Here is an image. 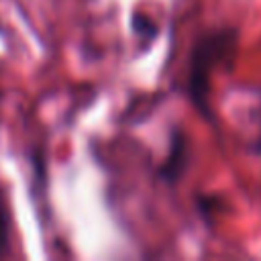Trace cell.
I'll return each instance as SVG.
<instances>
[{"mask_svg":"<svg viewBox=\"0 0 261 261\" xmlns=\"http://www.w3.org/2000/svg\"><path fill=\"white\" fill-rule=\"evenodd\" d=\"M234 35L230 31H220L204 37L192 53L190 65V94L194 102L206 110V96H208V82H210V67L220 63L222 55L232 49Z\"/></svg>","mask_w":261,"mask_h":261,"instance_id":"1","label":"cell"},{"mask_svg":"<svg viewBox=\"0 0 261 261\" xmlns=\"http://www.w3.org/2000/svg\"><path fill=\"white\" fill-rule=\"evenodd\" d=\"M186 151L188 149H186V143H184V135L173 133V141H171L169 153H167L163 169H161V175L165 177V181H169V184L177 181V177L181 175V171L186 167Z\"/></svg>","mask_w":261,"mask_h":261,"instance_id":"2","label":"cell"},{"mask_svg":"<svg viewBox=\"0 0 261 261\" xmlns=\"http://www.w3.org/2000/svg\"><path fill=\"white\" fill-rule=\"evenodd\" d=\"M6 247H8V214L4 200L0 196V255L6 253Z\"/></svg>","mask_w":261,"mask_h":261,"instance_id":"3","label":"cell"},{"mask_svg":"<svg viewBox=\"0 0 261 261\" xmlns=\"http://www.w3.org/2000/svg\"><path fill=\"white\" fill-rule=\"evenodd\" d=\"M257 147H259V151H261V137H259V143H257Z\"/></svg>","mask_w":261,"mask_h":261,"instance_id":"4","label":"cell"}]
</instances>
